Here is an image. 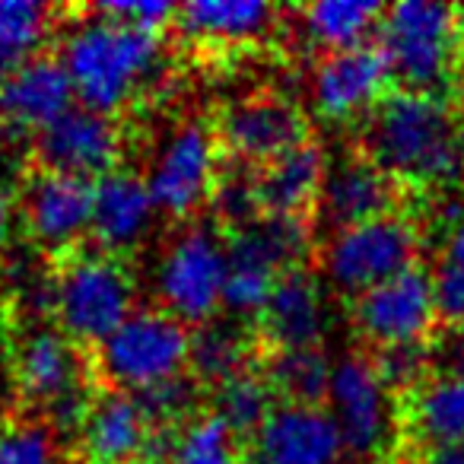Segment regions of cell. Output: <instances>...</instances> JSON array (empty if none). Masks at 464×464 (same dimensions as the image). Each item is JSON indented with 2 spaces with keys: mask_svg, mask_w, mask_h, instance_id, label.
Wrapping results in <instances>:
<instances>
[{
  "mask_svg": "<svg viewBox=\"0 0 464 464\" xmlns=\"http://www.w3.org/2000/svg\"><path fill=\"white\" fill-rule=\"evenodd\" d=\"M61 64L77 92V105L115 118L160 80L162 33L111 20L90 7L61 35Z\"/></svg>",
  "mask_w": 464,
  "mask_h": 464,
  "instance_id": "cell-1",
  "label": "cell"
},
{
  "mask_svg": "<svg viewBox=\"0 0 464 464\" xmlns=\"http://www.w3.org/2000/svg\"><path fill=\"white\" fill-rule=\"evenodd\" d=\"M360 150L398 185L445 188L464 169L455 111L430 92H388L362 121Z\"/></svg>",
  "mask_w": 464,
  "mask_h": 464,
  "instance_id": "cell-2",
  "label": "cell"
},
{
  "mask_svg": "<svg viewBox=\"0 0 464 464\" xmlns=\"http://www.w3.org/2000/svg\"><path fill=\"white\" fill-rule=\"evenodd\" d=\"M375 45L401 90L442 96L464 71V10L439 0H401L385 7Z\"/></svg>",
  "mask_w": 464,
  "mask_h": 464,
  "instance_id": "cell-3",
  "label": "cell"
},
{
  "mask_svg": "<svg viewBox=\"0 0 464 464\" xmlns=\"http://www.w3.org/2000/svg\"><path fill=\"white\" fill-rule=\"evenodd\" d=\"M137 305V277L124 258L105 252H71L52 274V315L77 347L115 334Z\"/></svg>",
  "mask_w": 464,
  "mask_h": 464,
  "instance_id": "cell-4",
  "label": "cell"
},
{
  "mask_svg": "<svg viewBox=\"0 0 464 464\" xmlns=\"http://www.w3.org/2000/svg\"><path fill=\"white\" fill-rule=\"evenodd\" d=\"M194 331L172 318L169 312L137 309L115 334L96 347V375L111 392L140 394L181 379L191 369Z\"/></svg>",
  "mask_w": 464,
  "mask_h": 464,
  "instance_id": "cell-5",
  "label": "cell"
},
{
  "mask_svg": "<svg viewBox=\"0 0 464 464\" xmlns=\"http://www.w3.org/2000/svg\"><path fill=\"white\" fill-rule=\"evenodd\" d=\"M229 277L223 290V312L236 322H258L284 274L299 271L312 239L299 219L261 217L226 236Z\"/></svg>",
  "mask_w": 464,
  "mask_h": 464,
  "instance_id": "cell-6",
  "label": "cell"
},
{
  "mask_svg": "<svg viewBox=\"0 0 464 464\" xmlns=\"http://www.w3.org/2000/svg\"><path fill=\"white\" fill-rule=\"evenodd\" d=\"M226 277H229L226 236H219L213 226L185 223L162 246L153 271V293L162 312L194 331L219 318Z\"/></svg>",
  "mask_w": 464,
  "mask_h": 464,
  "instance_id": "cell-7",
  "label": "cell"
},
{
  "mask_svg": "<svg viewBox=\"0 0 464 464\" xmlns=\"http://www.w3.org/2000/svg\"><path fill=\"white\" fill-rule=\"evenodd\" d=\"M420 229L401 213L331 232L322 246L324 284L350 303L417 267Z\"/></svg>",
  "mask_w": 464,
  "mask_h": 464,
  "instance_id": "cell-8",
  "label": "cell"
},
{
  "mask_svg": "<svg viewBox=\"0 0 464 464\" xmlns=\"http://www.w3.org/2000/svg\"><path fill=\"white\" fill-rule=\"evenodd\" d=\"M14 385L23 404L45 413L52 430H77L92 407L80 347L58 328H35L14 350Z\"/></svg>",
  "mask_w": 464,
  "mask_h": 464,
  "instance_id": "cell-9",
  "label": "cell"
},
{
  "mask_svg": "<svg viewBox=\"0 0 464 464\" xmlns=\"http://www.w3.org/2000/svg\"><path fill=\"white\" fill-rule=\"evenodd\" d=\"M219 156L223 150H219L213 124L200 118H185L175 124L156 143L147 172H143L156 210L169 219L191 223L200 207L213 200L219 172H223Z\"/></svg>",
  "mask_w": 464,
  "mask_h": 464,
  "instance_id": "cell-10",
  "label": "cell"
},
{
  "mask_svg": "<svg viewBox=\"0 0 464 464\" xmlns=\"http://www.w3.org/2000/svg\"><path fill=\"white\" fill-rule=\"evenodd\" d=\"M324 407L353 458H382L398 436L394 392L366 353H347L334 362Z\"/></svg>",
  "mask_w": 464,
  "mask_h": 464,
  "instance_id": "cell-11",
  "label": "cell"
},
{
  "mask_svg": "<svg viewBox=\"0 0 464 464\" xmlns=\"http://www.w3.org/2000/svg\"><path fill=\"white\" fill-rule=\"evenodd\" d=\"M217 140L229 162L265 169L286 150L309 140V121L293 99L271 90L236 96L217 115Z\"/></svg>",
  "mask_w": 464,
  "mask_h": 464,
  "instance_id": "cell-12",
  "label": "cell"
},
{
  "mask_svg": "<svg viewBox=\"0 0 464 464\" xmlns=\"http://www.w3.org/2000/svg\"><path fill=\"white\" fill-rule=\"evenodd\" d=\"M439 322L432 274L411 267L350 305V324L372 350L426 347Z\"/></svg>",
  "mask_w": 464,
  "mask_h": 464,
  "instance_id": "cell-13",
  "label": "cell"
},
{
  "mask_svg": "<svg viewBox=\"0 0 464 464\" xmlns=\"http://www.w3.org/2000/svg\"><path fill=\"white\" fill-rule=\"evenodd\" d=\"M388 92L392 71L375 42L324 54L309 77V102L328 124L366 121Z\"/></svg>",
  "mask_w": 464,
  "mask_h": 464,
  "instance_id": "cell-14",
  "label": "cell"
},
{
  "mask_svg": "<svg viewBox=\"0 0 464 464\" xmlns=\"http://www.w3.org/2000/svg\"><path fill=\"white\" fill-rule=\"evenodd\" d=\"M33 156L42 172L99 181L102 175L121 169V128L102 111L73 105L67 115L33 137Z\"/></svg>",
  "mask_w": 464,
  "mask_h": 464,
  "instance_id": "cell-15",
  "label": "cell"
},
{
  "mask_svg": "<svg viewBox=\"0 0 464 464\" xmlns=\"http://www.w3.org/2000/svg\"><path fill=\"white\" fill-rule=\"evenodd\" d=\"M347 442L324 404L280 401L248 439L246 464H343Z\"/></svg>",
  "mask_w": 464,
  "mask_h": 464,
  "instance_id": "cell-16",
  "label": "cell"
},
{
  "mask_svg": "<svg viewBox=\"0 0 464 464\" xmlns=\"http://www.w3.org/2000/svg\"><path fill=\"white\" fill-rule=\"evenodd\" d=\"M20 219L42 252H77L80 239L92 226V181L35 169L23 185Z\"/></svg>",
  "mask_w": 464,
  "mask_h": 464,
  "instance_id": "cell-17",
  "label": "cell"
},
{
  "mask_svg": "<svg viewBox=\"0 0 464 464\" xmlns=\"http://www.w3.org/2000/svg\"><path fill=\"white\" fill-rule=\"evenodd\" d=\"M160 432L140 398L109 388L77 430V455L83 464H156Z\"/></svg>",
  "mask_w": 464,
  "mask_h": 464,
  "instance_id": "cell-18",
  "label": "cell"
},
{
  "mask_svg": "<svg viewBox=\"0 0 464 464\" xmlns=\"http://www.w3.org/2000/svg\"><path fill=\"white\" fill-rule=\"evenodd\" d=\"M398 207V181L388 179L362 150H347L328 160L315 217L331 232L369 219L392 217Z\"/></svg>",
  "mask_w": 464,
  "mask_h": 464,
  "instance_id": "cell-19",
  "label": "cell"
},
{
  "mask_svg": "<svg viewBox=\"0 0 464 464\" xmlns=\"http://www.w3.org/2000/svg\"><path fill=\"white\" fill-rule=\"evenodd\" d=\"M77 105V92L58 54H39L0 77V124L10 134H42Z\"/></svg>",
  "mask_w": 464,
  "mask_h": 464,
  "instance_id": "cell-20",
  "label": "cell"
},
{
  "mask_svg": "<svg viewBox=\"0 0 464 464\" xmlns=\"http://www.w3.org/2000/svg\"><path fill=\"white\" fill-rule=\"evenodd\" d=\"M156 217L160 210H156V200L140 172L115 169L92 181L90 236L99 252L115 255V258L137 252L150 239Z\"/></svg>",
  "mask_w": 464,
  "mask_h": 464,
  "instance_id": "cell-21",
  "label": "cell"
},
{
  "mask_svg": "<svg viewBox=\"0 0 464 464\" xmlns=\"http://www.w3.org/2000/svg\"><path fill=\"white\" fill-rule=\"evenodd\" d=\"M328 293L324 284L305 267L277 280L258 324V337L271 353L280 350H318L328 334Z\"/></svg>",
  "mask_w": 464,
  "mask_h": 464,
  "instance_id": "cell-22",
  "label": "cell"
},
{
  "mask_svg": "<svg viewBox=\"0 0 464 464\" xmlns=\"http://www.w3.org/2000/svg\"><path fill=\"white\" fill-rule=\"evenodd\" d=\"M324 172H328V153L312 137L267 162L265 169H258L261 217L303 219L305 223L318 210Z\"/></svg>",
  "mask_w": 464,
  "mask_h": 464,
  "instance_id": "cell-23",
  "label": "cell"
},
{
  "mask_svg": "<svg viewBox=\"0 0 464 464\" xmlns=\"http://www.w3.org/2000/svg\"><path fill=\"white\" fill-rule=\"evenodd\" d=\"M175 26L200 45H255L277 26V7L265 0H194L179 7Z\"/></svg>",
  "mask_w": 464,
  "mask_h": 464,
  "instance_id": "cell-24",
  "label": "cell"
},
{
  "mask_svg": "<svg viewBox=\"0 0 464 464\" xmlns=\"http://www.w3.org/2000/svg\"><path fill=\"white\" fill-rule=\"evenodd\" d=\"M407 398H411L407 423L420 439V449L464 445V369H442L436 375H426L423 385L413 388Z\"/></svg>",
  "mask_w": 464,
  "mask_h": 464,
  "instance_id": "cell-25",
  "label": "cell"
},
{
  "mask_svg": "<svg viewBox=\"0 0 464 464\" xmlns=\"http://www.w3.org/2000/svg\"><path fill=\"white\" fill-rule=\"evenodd\" d=\"M382 16H385V7L372 0H318L299 10V26L312 45L331 54L366 45L369 35L379 33Z\"/></svg>",
  "mask_w": 464,
  "mask_h": 464,
  "instance_id": "cell-26",
  "label": "cell"
},
{
  "mask_svg": "<svg viewBox=\"0 0 464 464\" xmlns=\"http://www.w3.org/2000/svg\"><path fill=\"white\" fill-rule=\"evenodd\" d=\"M255 353V337L246 331V322L217 318V322L194 328L191 337V379L213 392L226 379L248 372Z\"/></svg>",
  "mask_w": 464,
  "mask_h": 464,
  "instance_id": "cell-27",
  "label": "cell"
},
{
  "mask_svg": "<svg viewBox=\"0 0 464 464\" xmlns=\"http://www.w3.org/2000/svg\"><path fill=\"white\" fill-rule=\"evenodd\" d=\"M334 362L324 350H280L265 362V379L284 404H324Z\"/></svg>",
  "mask_w": 464,
  "mask_h": 464,
  "instance_id": "cell-28",
  "label": "cell"
},
{
  "mask_svg": "<svg viewBox=\"0 0 464 464\" xmlns=\"http://www.w3.org/2000/svg\"><path fill=\"white\" fill-rule=\"evenodd\" d=\"M210 413H217L236 436L246 439H252L261 430V423L271 417L274 407L280 404L274 388L267 385L265 372H258V369H248V372L226 379L223 385H217L210 392Z\"/></svg>",
  "mask_w": 464,
  "mask_h": 464,
  "instance_id": "cell-29",
  "label": "cell"
},
{
  "mask_svg": "<svg viewBox=\"0 0 464 464\" xmlns=\"http://www.w3.org/2000/svg\"><path fill=\"white\" fill-rule=\"evenodd\" d=\"M54 10L35 0H0V77L39 58Z\"/></svg>",
  "mask_w": 464,
  "mask_h": 464,
  "instance_id": "cell-30",
  "label": "cell"
},
{
  "mask_svg": "<svg viewBox=\"0 0 464 464\" xmlns=\"http://www.w3.org/2000/svg\"><path fill=\"white\" fill-rule=\"evenodd\" d=\"M239 436L217 417L200 413L172 430L166 464H242Z\"/></svg>",
  "mask_w": 464,
  "mask_h": 464,
  "instance_id": "cell-31",
  "label": "cell"
},
{
  "mask_svg": "<svg viewBox=\"0 0 464 464\" xmlns=\"http://www.w3.org/2000/svg\"><path fill=\"white\" fill-rule=\"evenodd\" d=\"M432 293H436L439 322L464 331V213L451 219L432 267Z\"/></svg>",
  "mask_w": 464,
  "mask_h": 464,
  "instance_id": "cell-32",
  "label": "cell"
},
{
  "mask_svg": "<svg viewBox=\"0 0 464 464\" xmlns=\"http://www.w3.org/2000/svg\"><path fill=\"white\" fill-rule=\"evenodd\" d=\"M210 207L217 217L223 219L229 229H242V226L261 219V198H258V169L248 166H223L213 191Z\"/></svg>",
  "mask_w": 464,
  "mask_h": 464,
  "instance_id": "cell-33",
  "label": "cell"
},
{
  "mask_svg": "<svg viewBox=\"0 0 464 464\" xmlns=\"http://www.w3.org/2000/svg\"><path fill=\"white\" fill-rule=\"evenodd\" d=\"M0 464H58L54 430L45 420H23L0 430Z\"/></svg>",
  "mask_w": 464,
  "mask_h": 464,
  "instance_id": "cell-34",
  "label": "cell"
},
{
  "mask_svg": "<svg viewBox=\"0 0 464 464\" xmlns=\"http://www.w3.org/2000/svg\"><path fill=\"white\" fill-rule=\"evenodd\" d=\"M372 362L392 392L411 394L413 388L423 385L426 375H430L426 372V369H430V343H426V347L375 350Z\"/></svg>",
  "mask_w": 464,
  "mask_h": 464,
  "instance_id": "cell-35",
  "label": "cell"
},
{
  "mask_svg": "<svg viewBox=\"0 0 464 464\" xmlns=\"http://www.w3.org/2000/svg\"><path fill=\"white\" fill-rule=\"evenodd\" d=\"M99 14L111 16V20L130 23V26L150 29V33H162L166 26H175L179 16V4H160V0H137V4H99Z\"/></svg>",
  "mask_w": 464,
  "mask_h": 464,
  "instance_id": "cell-36",
  "label": "cell"
},
{
  "mask_svg": "<svg viewBox=\"0 0 464 464\" xmlns=\"http://www.w3.org/2000/svg\"><path fill=\"white\" fill-rule=\"evenodd\" d=\"M16 219H20V213H16L14 198H10V194L0 188V261H4V255H7L10 246H14Z\"/></svg>",
  "mask_w": 464,
  "mask_h": 464,
  "instance_id": "cell-37",
  "label": "cell"
},
{
  "mask_svg": "<svg viewBox=\"0 0 464 464\" xmlns=\"http://www.w3.org/2000/svg\"><path fill=\"white\" fill-rule=\"evenodd\" d=\"M417 464H464V445H426Z\"/></svg>",
  "mask_w": 464,
  "mask_h": 464,
  "instance_id": "cell-38",
  "label": "cell"
},
{
  "mask_svg": "<svg viewBox=\"0 0 464 464\" xmlns=\"http://www.w3.org/2000/svg\"><path fill=\"white\" fill-rule=\"evenodd\" d=\"M458 143H461V160H464V83H461V102H458Z\"/></svg>",
  "mask_w": 464,
  "mask_h": 464,
  "instance_id": "cell-39",
  "label": "cell"
},
{
  "mask_svg": "<svg viewBox=\"0 0 464 464\" xmlns=\"http://www.w3.org/2000/svg\"><path fill=\"white\" fill-rule=\"evenodd\" d=\"M4 324H7V309H4V303H0V334H4Z\"/></svg>",
  "mask_w": 464,
  "mask_h": 464,
  "instance_id": "cell-40",
  "label": "cell"
}]
</instances>
